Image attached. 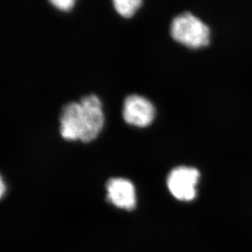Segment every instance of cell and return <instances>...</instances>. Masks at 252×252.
I'll return each mask as SVG.
<instances>
[{
  "mask_svg": "<svg viewBox=\"0 0 252 252\" xmlns=\"http://www.w3.org/2000/svg\"><path fill=\"white\" fill-rule=\"evenodd\" d=\"M107 198L110 203L119 209L131 211L136 206V189L127 179L116 177L106 182Z\"/></svg>",
  "mask_w": 252,
  "mask_h": 252,
  "instance_id": "cell-5",
  "label": "cell"
},
{
  "mask_svg": "<svg viewBox=\"0 0 252 252\" xmlns=\"http://www.w3.org/2000/svg\"><path fill=\"white\" fill-rule=\"evenodd\" d=\"M123 116L129 125L145 127L154 121L155 108L152 102L144 96L129 95L124 100Z\"/></svg>",
  "mask_w": 252,
  "mask_h": 252,
  "instance_id": "cell-4",
  "label": "cell"
},
{
  "mask_svg": "<svg viewBox=\"0 0 252 252\" xmlns=\"http://www.w3.org/2000/svg\"><path fill=\"white\" fill-rule=\"evenodd\" d=\"M4 182L2 180H1V197L3 196V193H4Z\"/></svg>",
  "mask_w": 252,
  "mask_h": 252,
  "instance_id": "cell-9",
  "label": "cell"
},
{
  "mask_svg": "<svg viewBox=\"0 0 252 252\" xmlns=\"http://www.w3.org/2000/svg\"><path fill=\"white\" fill-rule=\"evenodd\" d=\"M60 134L65 140H80L81 105L79 102L67 103L60 114Z\"/></svg>",
  "mask_w": 252,
  "mask_h": 252,
  "instance_id": "cell-6",
  "label": "cell"
},
{
  "mask_svg": "<svg viewBox=\"0 0 252 252\" xmlns=\"http://www.w3.org/2000/svg\"><path fill=\"white\" fill-rule=\"evenodd\" d=\"M143 2L141 0H114L113 1L114 9L120 16L125 18L132 17Z\"/></svg>",
  "mask_w": 252,
  "mask_h": 252,
  "instance_id": "cell-7",
  "label": "cell"
},
{
  "mask_svg": "<svg viewBox=\"0 0 252 252\" xmlns=\"http://www.w3.org/2000/svg\"><path fill=\"white\" fill-rule=\"evenodd\" d=\"M171 35L174 40L190 48H202L210 42L209 28L191 12H184L174 18Z\"/></svg>",
  "mask_w": 252,
  "mask_h": 252,
  "instance_id": "cell-1",
  "label": "cell"
},
{
  "mask_svg": "<svg viewBox=\"0 0 252 252\" xmlns=\"http://www.w3.org/2000/svg\"><path fill=\"white\" fill-rule=\"evenodd\" d=\"M199 177V171L194 167H176L167 176V188L176 199L189 202L196 197Z\"/></svg>",
  "mask_w": 252,
  "mask_h": 252,
  "instance_id": "cell-3",
  "label": "cell"
},
{
  "mask_svg": "<svg viewBox=\"0 0 252 252\" xmlns=\"http://www.w3.org/2000/svg\"><path fill=\"white\" fill-rule=\"evenodd\" d=\"M50 2L54 7H57V9L67 12L74 7L75 2L74 0H52Z\"/></svg>",
  "mask_w": 252,
  "mask_h": 252,
  "instance_id": "cell-8",
  "label": "cell"
},
{
  "mask_svg": "<svg viewBox=\"0 0 252 252\" xmlns=\"http://www.w3.org/2000/svg\"><path fill=\"white\" fill-rule=\"evenodd\" d=\"M82 131L80 141L91 142L97 137L105 124L102 103L97 95H85L80 100Z\"/></svg>",
  "mask_w": 252,
  "mask_h": 252,
  "instance_id": "cell-2",
  "label": "cell"
}]
</instances>
